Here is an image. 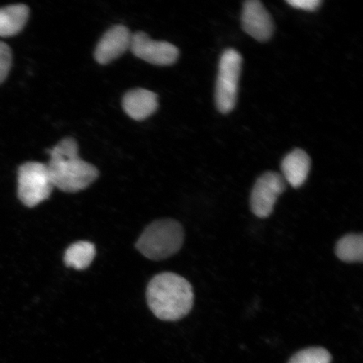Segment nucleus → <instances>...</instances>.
I'll use <instances>...</instances> for the list:
<instances>
[{"label":"nucleus","mask_w":363,"mask_h":363,"mask_svg":"<svg viewBox=\"0 0 363 363\" xmlns=\"http://www.w3.org/2000/svg\"><path fill=\"white\" fill-rule=\"evenodd\" d=\"M47 164L54 188L66 193H77L87 189L98 179L99 171L79 155V146L74 139L61 140L49 151Z\"/></svg>","instance_id":"1"},{"label":"nucleus","mask_w":363,"mask_h":363,"mask_svg":"<svg viewBox=\"0 0 363 363\" xmlns=\"http://www.w3.org/2000/svg\"><path fill=\"white\" fill-rule=\"evenodd\" d=\"M147 298L149 308L158 319L176 321L191 311L194 294L187 279L174 272H162L150 281Z\"/></svg>","instance_id":"2"},{"label":"nucleus","mask_w":363,"mask_h":363,"mask_svg":"<svg viewBox=\"0 0 363 363\" xmlns=\"http://www.w3.org/2000/svg\"><path fill=\"white\" fill-rule=\"evenodd\" d=\"M184 239V229L178 221L159 220L143 231L136 242V248L149 259L164 260L179 251Z\"/></svg>","instance_id":"3"},{"label":"nucleus","mask_w":363,"mask_h":363,"mask_svg":"<svg viewBox=\"0 0 363 363\" xmlns=\"http://www.w3.org/2000/svg\"><path fill=\"white\" fill-rule=\"evenodd\" d=\"M54 186L47 164L26 162L18 171V196L23 204L33 208L49 199Z\"/></svg>","instance_id":"4"},{"label":"nucleus","mask_w":363,"mask_h":363,"mask_svg":"<svg viewBox=\"0 0 363 363\" xmlns=\"http://www.w3.org/2000/svg\"><path fill=\"white\" fill-rule=\"evenodd\" d=\"M242 63V58L235 50L228 49L222 54L216 88V106L221 113L230 112L237 104Z\"/></svg>","instance_id":"5"},{"label":"nucleus","mask_w":363,"mask_h":363,"mask_svg":"<svg viewBox=\"0 0 363 363\" xmlns=\"http://www.w3.org/2000/svg\"><path fill=\"white\" fill-rule=\"evenodd\" d=\"M286 182L282 175L274 172L262 175L254 185L251 194V208L257 217L270 216L277 199L284 192Z\"/></svg>","instance_id":"6"},{"label":"nucleus","mask_w":363,"mask_h":363,"mask_svg":"<svg viewBox=\"0 0 363 363\" xmlns=\"http://www.w3.org/2000/svg\"><path fill=\"white\" fill-rule=\"evenodd\" d=\"M130 49L135 57L158 66L174 65L179 56V49L175 45L154 40L144 33L133 34Z\"/></svg>","instance_id":"7"},{"label":"nucleus","mask_w":363,"mask_h":363,"mask_svg":"<svg viewBox=\"0 0 363 363\" xmlns=\"http://www.w3.org/2000/svg\"><path fill=\"white\" fill-rule=\"evenodd\" d=\"M242 22L244 30L259 42H266L274 33V23L269 13L258 0L245 2Z\"/></svg>","instance_id":"8"},{"label":"nucleus","mask_w":363,"mask_h":363,"mask_svg":"<svg viewBox=\"0 0 363 363\" xmlns=\"http://www.w3.org/2000/svg\"><path fill=\"white\" fill-rule=\"evenodd\" d=\"M133 34L124 26H116L106 31L99 40L94 57L99 63L106 65L130 49Z\"/></svg>","instance_id":"9"},{"label":"nucleus","mask_w":363,"mask_h":363,"mask_svg":"<svg viewBox=\"0 0 363 363\" xmlns=\"http://www.w3.org/2000/svg\"><path fill=\"white\" fill-rule=\"evenodd\" d=\"M123 108L127 115L135 121L151 116L158 107L157 95L147 89L130 91L123 99Z\"/></svg>","instance_id":"10"},{"label":"nucleus","mask_w":363,"mask_h":363,"mask_svg":"<svg viewBox=\"0 0 363 363\" xmlns=\"http://www.w3.org/2000/svg\"><path fill=\"white\" fill-rule=\"evenodd\" d=\"M311 158L301 149L288 154L282 162L283 178L294 189L306 183L311 171Z\"/></svg>","instance_id":"11"},{"label":"nucleus","mask_w":363,"mask_h":363,"mask_svg":"<svg viewBox=\"0 0 363 363\" xmlns=\"http://www.w3.org/2000/svg\"><path fill=\"white\" fill-rule=\"evenodd\" d=\"M29 8L25 4L0 9V36L9 38L21 33L28 21Z\"/></svg>","instance_id":"12"},{"label":"nucleus","mask_w":363,"mask_h":363,"mask_svg":"<svg viewBox=\"0 0 363 363\" xmlns=\"http://www.w3.org/2000/svg\"><path fill=\"white\" fill-rule=\"evenodd\" d=\"M96 249L89 242H78L66 250L65 262L67 267L77 270L88 269L94 259Z\"/></svg>","instance_id":"13"},{"label":"nucleus","mask_w":363,"mask_h":363,"mask_svg":"<svg viewBox=\"0 0 363 363\" xmlns=\"http://www.w3.org/2000/svg\"><path fill=\"white\" fill-rule=\"evenodd\" d=\"M335 254L340 260L346 262H362L363 238L362 234H348L338 240Z\"/></svg>","instance_id":"14"},{"label":"nucleus","mask_w":363,"mask_h":363,"mask_svg":"<svg viewBox=\"0 0 363 363\" xmlns=\"http://www.w3.org/2000/svg\"><path fill=\"white\" fill-rule=\"evenodd\" d=\"M331 358L323 347H308L294 354L289 363H330Z\"/></svg>","instance_id":"15"},{"label":"nucleus","mask_w":363,"mask_h":363,"mask_svg":"<svg viewBox=\"0 0 363 363\" xmlns=\"http://www.w3.org/2000/svg\"><path fill=\"white\" fill-rule=\"evenodd\" d=\"M11 65V50L7 44L0 42V84L7 78Z\"/></svg>","instance_id":"16"},{"label":"nucleus","mask_w":363,"mask_h":363,"mask_svg":"<svg viewBox=\"0 0 363 363\" xmlns=\"http://www.w3.org/2000/svg\"><path fill=\"white\" fill-rule=\"evenodd\" d=\"M287 3L293 8L299 9V10L315 11L320 6L322 1L320 0H290Z\"/></svg>","instance_id":"17"}]
</instances>
